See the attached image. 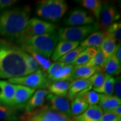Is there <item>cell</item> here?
Returning <instances> with one entry per match:
<instances>
[{"mask_svg": "<svg viewBox=\"0 0 121 121\" xmlns=\"http://www.w3.org/2000/svg\"><path fill=\"white\" fill-rule=\"evenodd\" d=\"M23 51H25L28 53L30 54L35 59V60L37 61V62L38 63L39 66L41 68L42 70L46 73L51 65L52 64V62H51L50 59L45 58V57L40 55V54L38 53L34 52V51H31V50L26 49L23 50Z\"/></svg>", "mask_w": 121, "mask_h": 121, "instance_id": "obj_31", "label": "cell"}, {"mask_svg": "<svg viewBox=\"0 0 121 121\" xmlns=\"http://www.w3.org/2000/svg\"><path fill=\"white\" fill-rule=\"evenodd\" d=\"M104 114L99 105L89 106L88 108L82 114L72 117L73 121H99Z\"/></svg>", "mask_w": 121, "mask_h": 121, "instance_id": "obj_17", "label": "cell"}, {"mask_svg": "<svg viewBox=\"0 0 121 121\" xmlns=\"http://www.w3.org/2000/svg\"><path fill=\"white\" fill-rule=\"evenodd\" d=\"M105 31L98 30L91 34L80 43V45L85 48H99L105 37Z\"/></svg>", "mask_w": 121, "mask_h": 121, "instance_id": "obj_19", "label": "cell"}, {"mask_svg": "<svg viewBox=\"0 0 121 121\" xmlns=\"http://www.w3.org/2000/svg\"><path fill=\"white\" fill-rule=\"evenodd\" d=\"M45 99L48 102V105L53 110L64 115L69 119L72 118L71 111V104L67 98L57 96L49 93Z\"/></svg>", "mask_w": 121, "mask_h": 121, "instance_id": "obj_10", "label": "cell"}, {"mask_svg": "<svg viewBox=\"0 0 121 121\" xmlns=\"http://www.w3.org/2000/svg\"><path fill=\"white\" fill-rule=\"evenodd\" d=\"M78 96L84 99L89 106H91L97 105L99 103L101 94L96 93L93 90H87L80 93Z\"/></svg>", "mask_w": 121, "mask_h": 121, "instance_id": "obj_32", "label": "cell"}, {"mask_svg": "<svg viewBox=\"0 0 121 121\" xmlns=\"http://www.w3.org/2000/svg\"><path fill=\"white\" fill-rule=\"evenodd\" d=\"M65 65L63 64L62 63L59 62L58 61L54 62V63H52V64L51 65L49 69L47 70V71L46 72L47 76L48 79H49L54 73L56 72L57 71L59 70L60 69H61L62 67H63Z\"/></svg>", "mask_w": 121, "mask_h": 121, "instance_id": "obj_37", "label": "cell"}, {"mask_svg": "<svg viewBox=\"0 0 121 121\" xmlns=\"http://www.w3.org/2000/svg\"><path fill=\"white\" fill-rule=\"evenodd\" d=\"M22 121H73L64 115L53 110L48 105H43L30 113L20 116Z\"/></svg>", "mask_w": 121, "mask_h": 121, "instance_id": "obj_7", "label": "cell"}, {"mask_svg": "<svg viewBox=\"0 0 121 121\" xmlns=\"http://www.w3.org/2000/svg\"><path fill=\"white\" fill-rule=\"evenodd\" d=\"M80 42L58 41L53 53L51 60L56 62L66 54L76 49L80 45Z\"/></svg>", "mask_w": 121, "mask_h": 121, "instance_id": "obj_16", "label": "cell"}, {"mask_svg": "<svg viewBox=\"0 0 121 121\" xmlns=\"http://www.w3.org/2000/svg\"><path fill=\"white\" fill-rule=\"evenodd\" d=\"M120 13L114 4L110 3H106L103 4L102 11L100 15L99 25V28L105 31L107 28L120 19Z\"/></svg>", "mask_w": 121, "mask_h": 121, "instance_id": "obj_11", "label": "cell"}, {"mask_svg": "<svg viewBox=\"0 0 121 121\" xmlns=\"http://www.w3.org/2000/svg\"><path fill=\"white\" fill-rule=\"evenodd\" d=\"M116 48V42L111 38L105 35V37L99 47L105 58L107 59L113 55L114 53Z\"/></svg>", "mask_w": 121, "mask_h": 121, "instance_id": "obj_29", "label": "cell"}, {"mask_svg": "<svg viewBox=\"0 0 121 121\" xmlns=\"http://www.w3.org/2000/svg\"><path fill=\"white\" fill-rule=\"evenodd\" d=\"M121 100L114 95H105L101 94L99 102V107L102 109L103 113H109L112 110L120 105Z\"/></svg>", "mask_w": 121, "mask_h": 121, "instance_id": "obj_21", "label": "cell"}, {"mask_svg": "<svg viewBox=\"0 0 121 121\" xmlns=\"http://www.w3.org/2000/svg\"><path fill=\"white\" fill-rule=\"evenodd\" d=\"M67 10L64 0H41L37 2L35 12L39 17L54 24L62 18Z\"/></svg>", "mask_w": 121, "mask_h": 121, "instance_id": "obj_4", "label": "cell"}, {"mask_svg": "<svg viewBox=\"0 0 121 121\" xmlns=\"http://www.w3.org/2000/svg\"><path fill=\"white\" fill-rule=\"evenodd\" d=\"M46 89H38L35 91L24 107L25 113H30L44 104L45 98L49 94Z\"/></svg>", "mask_w": 121, "mask_h": 121, "instance_id": "obj_14", "label": "cell"}, {"mask_svg": "<svg viewBox=\"0 0 121 121\" xmlns=\"http://www.w3.org/2000/svg\"><path fill=\"white\" fill-rule=\"evenodd\" d=\"M100 70V67H92L85 65L74 66L72 74V81L76 79H89L95 72Z\"/></svg>", "mask_w": 121, "mask_h": 121, "instance_id": "obj_18", "label": "cell"}, {"mask_svg": "<svg viewBox=\"0 0 121 121\" xmlns=\"http://www.w3.org/2000/svg\"><path fill=\"white\" fill-rule=\"evenodd\" d=\"M85 48H86L79 45L78 48L72 50L68 53L65 54L63 56L60 57L57 61L59 62L62 63L66 65H71L72 63L74 62V60L77 58V57L78 56V54L81 52H82Z\"/></svg>", "mask_w": 121, "mask_h": 121, "instance_id": "obj_33", "label": "cell"}, {"mask_svg": "<svg viewBox=\"0 0 121 121\" xmlns=\"http://www.w3.org/2000/svg\"><path fill=\"white\" fill-rule=\"evenodd\" d=\"M74 66L72 65H66L56 72L49 79V82L55 81H72V74Z\"/></svg>", "mask_w": 121, "mask_h": 121, "instance_id": "obj_23", "label": "cell"}, {"mask_svg": "<svg viewBox=\"0 0 121 121\" xmlns=\"http://www.w3.org/2000/svg\"><path fill=\"white\" fill-rule=\"evenodd\" d=\"M17 2L16 0H0V11L11 7Z\"/></svg>", "mask_w": 121, "mask_h": 121, "instance_id": "obj_40", "label": "cell"}, {"mask_svg": "<svg viewBox=\"0 0 121 121\" xmlns=\"http://www.w3.org/2000/svg\"><path fill=\"white\" fill-rule=\"evenodd\" d=\"M106 35L111 38L116 42L121 43V22H114L110 25L105 31Z\"/></svg>", "mask_w": 121, "mask_h": 121, "instance_id": "obj_30", "label": "cell"}, {"mask_svg": "<svg viewBox=\"0 0 121 121\" xmlns=\"http://www.w3.org/2000/svg\"><path fill=\"white\" fill-rule=\"evenodd\" d=\"M56 25L54 24L39 18L33 17L29 19L25 29L15 43L17 44L19 42L33 36L56 34Z\"/></svg>", "mask_w": 121, "mask_h": 121, "instance_id": "obj_6", "label": "cell"}, {"mask_svg": "<svg viewBox=\"0 0 121 121\" xmlns=\"http://www.w3.org/2000/svg\"><path fill=\"white\" fill-rule=\"evenodd\" d=\"M89 106L88 104L84 99L79 96H77L72 100L71 104V111L72 117L82 114L87 110Z\"/></svg>", "mask_w": 121, "mask_h": 121, "instance_id": "obj_25", "label": "cell"}, {"mask_svg": "<svg viewBox=\"0 0 121 121\" xmlns=\"http://www.w3.org/2000/svg\"><path fill=\"white\" fill-rule=\"evenodd\" d=\"M28 75L24 51L11 42L0 38V78L9 80Z\"/></svg>", "mask_w": 121, "mask_h": 121, "instance_id": "obj_1", "label": "cell"}, {"mask_svg": "<svg viewBox=\"0 0 121 121\" xmlns=\"http://www.w3.org/2000/svg\"><path fill=\"white\" fill-rule=\"evenodd\" d=\"M106 58L99 48L96 49V53L95 56L91 58L85 65L92 67H98L102 68L104 64Z\"/></svg>", "mask_w": 121, "mask_h": 121, "instance_id": "obj_34", "label": "cell"}, {"mask_svg": "<svg viewBox=\"0 0 121 121\" xmlns=\"http://www.w3.org/2000/svg\"><path fill=\"white\" fill-rule=\"evenodd\" d=\"M92 88L89 79H76L71 81L69 86L67 97L69 100H72L80 93L87 90H90Z\"/></svg>", "mask_w": 121, "mask_h": 121, "instance_id": "obj_15", "label": "cell"}, {"mask_svg": "<svg viewBox=\"0 0 121 121\" xmlns=\"http://www.w3.org/2000/svg\"><path fill=\"white\" fill-rule=\"evenodd\" d=\"M99 29V24L96 22L91 25L84 26L66 27L58 30L57 37L58 41L80 42Z\"/></svg>", "mask_w": 121, "mask_h": 121, "instance_id": "obj_5", "label": "cell"}, {"mask_svg": "<svg viewBox=\"0 0 121 121\" xmlns=\"http://www.w3.org/2000/svg\"><path fill=\"white\" fill-rule=\"evenodd\" d=\"M71 82L69 81H55L50 82L47 88L49 93L57 96L66 97Z\"/></svg>", "mask_w": 121, "mask_h": 121, "instance_id": "obj_22", "label": "cell"}, {"mask_svg": "<svg viewBox=\"0 0 121 121\" xmlns=\"http://www.w3.org/2000/svg\"><path fill=\"white\" fill-rule=\"evenodd\" d=\"M24 58L28 68L29 75L41 69V68L39 66L38 63L35 60V59L25 51H24Z\"/></svg>", "mask_w": 121, "mask_h": 121, "instance_id": "obj_35", "label": "cell"}, {"mask_svg": "<svg viewBox=\"0 0 121 121\" xmlns=\"http://www.w3.org/2000/svg\"><path fill=\"white\" fill-rule=\"evenodd\" d=\"M15 89V85L8 81L0 80V105L13 108Z\"/></svg>", "mask_w": 121, "mask_h": 121, "instance_id": "obj_13", "label": "cell"}, {"mask_svg": "<svg viewBox=\"0 0 121 121\" xmlns=\"http://www.w3.org/2000/svg\"><path fill=\"white\" fill-rule=\"evenodd\" d=\"M8 81L11 84L21 85L35 90L45 89L50 83L46 73L42 69L24 76L10 78Z\"/></svg>", "mask_w": 121, "mask_h": 121, "instance_id": "obj_8", "label": "cell"}, {"mask_svg": "<svg viewBox=\"0 0 121 121\" xmlns=\"http://www.w3.org/2000/svg\"><path fill=\"white\" fill-rule=\"evenodd\" d=\"M114 78L111 75H105L104 82L100 87L93 89V91L100 94L113 95Z\"/></svg>", "mask_w": 121, "mask_h": 121, "instance_id": "obj_27", "label": "cell"}, {"mask_svg": "<svg viewBox=\"0 0 121 121\" xmlns=\"http://www.w3.org/2000/svg\"><path fill=\"white\" fill-rule=\"evenodd\" d=\"M19 110L0 105V119L6 121H19L20 119Z\"/></svg>", "mask_w": 121, "mask_h": 121, "instance_id": "obj_28", "label": "cell"}, {"mask_svg": "<svg viewBox=\"0 0 121 121\" xmlns=\"http://www.w3.org/2000/svg\"><path fill=\"white\" fill-rule=\"evenodd\" d=\"M95 20L88 12L81 9H75L71 11L64 20V24L68 27H75L91 25Z\"/></svg>", "mask_w": 121, "mask_h": 121, "instance_id": "obj_9", "label": "cell"}, {"mask_svg": "<svg viewBox=\"0 0 121 121\" xmlns=\"http://www.w3.org/2000/svg\"><path fill=\"white\" fill-rule=\"evenodd\" d=\"M101 71L108 75H118L121 73V63L116 58L114 53L106 59Z\"/></svg>", "mask_w": 121, "mask_h": 121, "instance_id": "obj_20", "label": "cell"}, {"mask_svg": "<svg viewBox=\"0 0 121 121\" xmlns=\"http://www.w3.org/2000/svg\"><path fill=\"white\" fill-rule=\"evenodd\" d=\"M114 54L116 58L118 60V61L121 63V43H118L117 44V48L115 51Z\"/></svg>", "mask_w": 121, "mask_h": 121, "instance_id": "obj_41", "label": "cell"}, {"mask_svg": "<svg viewBox=\"0 0 121 121\" xmlns=\"http://www.w3.org/2000/svg\"><path fill=\"white\" fill-rule=\"evenodd\" d=\"M37 90L30 87L15 85L14 96L13 101V108L16 110H21L24 108L27 102L29 100L33 94Z\"/></svg>", "mask_w": 121, "mask_h": 121, "instance_id": "obj_12", "label": "cell"}, {"mask_svg": "<svg viewBox=\"0 0 121 121\" xmlns=\"http://www.w3.org/2000/svg\"><path fill=\"white\" fill-rule=\"evenodd\" d=\"M58 42V38L56 33L33 36L19 42L17 44L22 50H31L50 59Z\"/></svg>", "mask_w": 121, "mask_h": 121, "instance_id": "obj_3", "label": "cell"}, {"mask_svg": "<svg viewBox=\"0 0 121 121\" xmlns=\"http://www.w3.org/2000/svg\"><path fill=\"white\" fill-rule=\"evenodd\" d=\"M121 121V120H119V121Z\"/></svg>", "mask_w": 121, "mask_h": 121, "instance_id": "obj_43", "label": "cell"}, {"mask_svg": "<svg viewBox=\"0 0 121 121\" xmlns=\"http://www.w3.org/2000/svg\"><path fill=\"white\" fill-rule=\"evenodd\" d=\"M104 78L105 74L101 70L95 72L89 78L91 87L95 89L100 87L104 82Z\"/></svg>", "mask_w": 121, "mask_h": 121, "instance_id": "obj_36", "label": "cell"}, {"mask_svg": "<svg viewBox=\"0 0 121 121\" xmlns=\"http://www.w3.org/2000/svg\"><path fill=\"white\" fill-rule=\"evenodd\" d=\"M29 5L11 7L0 11V37L9 42H16L29 20Z\"/></svg>", "mask_w": 121, "mask_h": 121, "instance_id": "obj_2", "label": "cell"}, {"mask_svg": "<svg viewBox=\"0 0 121 121\" xmlns=\"http://www.w3.org/2000/svg\"><path fill=\"white\" fill-rule=\"evenodd\" d=\"M113 95L119 99L121 98V76H117L114 78L113 86Z\"/></svg>", "mask_w": 121, "mask_h": 121, "instance_id": "obj_38", "label": "cell"}, {"mask_svg": "<svg viewBox=\"0 0 121 121\" xmlns=\"http://www.w3.org/2000/svg\"><path fill=\"white\" fill-rule=\"evenodd\" d=\"M109 113L116 115L118 117H121V105H120L118 106L117 107H116V108L112 110L111 112H110Z\"/></svg>", "mask_w": 121, "mask_h": 121, "instance_id": "obj_42", "label": "cell"}, {"mask_svg": "<svg viewBox=\"0 0 121 121\" xmlns=\"http://www.w3.org/2000/svg\"><path fill=\"white\" fill-rule=\"evenodd\" d=\"M78 2L82 6L90 10L95 19L98 21L99 20L103 6L102 1L100 0H82L78 1Z\"/></svg>", "mask_w": 121, "mask_h": 121, "instance_id": "obj_24", "label": "cell"}, {"mask_svg": "<svg viewBox=\"0 0 121 121\" xmlns=\"http://www.w3.org/2000/svg\"><path fill=\"white\" fill-rule=\"evenodd\" d=\"M121 119V117H118L111 113H105L102 115L99 121H118Z\"/></svg>", "mask_w": 121, "mask_h": 121, "instance_id": "obj_39", "label": "cell"}, {"mask_svg": "<svg viewBox=\"0 0 121 121\" xmlns=\"http://www.w3.org/2000/svg\"><path fill=\"white\" fill-rule=\"evenodd\" d=\"M96 53V49L94 48H86L82 52L78 54V56L74 60L71 65L73 66H81L86 64L91 59L93 58Z\"/></svg>", "mask_w": 121, "mask_h": 121, "instance_id": "obj_26", "label": "cell"}]
</instances>
